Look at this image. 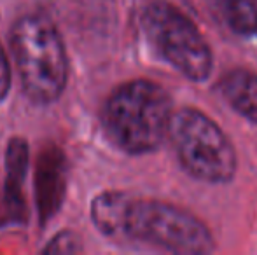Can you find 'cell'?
<instances>
[{
  "label": "cell",
  "instance_id": "cell-1",
  "mask_svg": "<svg viewBox=\"0 0 257 255\" xmlns=\"http://www.w3.org/2000/svg\"><path fill=\"white\" fill-rule=\"evenodd\" d=\"M91 220L107 238L146 243L184 255L215 250L212 232L193 213L175 204L121 191L98 194L91 203Z\"/></svg>",
  "mask_w": 257,
  "mask_h": 255
},
{
  "label": "cell",
  "instance_id": "cell-3",
  "mask_svg": "<svg viewBox=\"0 0 257 255\" xmlns=\"http://www.w3.org/2000/svg\"><path fill=\"white\" fill-rule=\"evenodd\" d=\"M11 51L23 93L39 105L63 95L68 56L56 25L44 14H27L11 30Z\"/></svg>",
  "mask_w": 257,
  "mask_h": 255
},
{
  "label": "cell",
  "instance_id": "cell-10",
  "mask_svg": "<svg viewBox=\"0 0 257 255\" xmlns=\"http://www.w3.org/2000/svg\"><path fill=\"white\" fill-rule=\"evenodd\" d=\"M44 253H79L82 252V243L75 232L61 231L44 246Z\"/></svg>",
  "mask_w": 257,
  "mask_h": 255
},
{
  "label": "cell",
  "instance_id": "cell-6",
  "mask_svg": "<svg viewBox=\"0 0 257 255\" xmlns=\"http://www.w3.org/2000/svg\"><path fill=\"white\" fill-rule=\"evenodd\" d=\"M65 191V156L58 149L41 156L37 168V203L42 220H48L60 206Z\"/></svg>",
  "mask_w": 257,
  "mask_h": 255
},
{
  "label": "cell",
  "instance_id": "cell-8",
  "mask_svg": "<svg viewBox=\"0 0 257 255\" xmlns=\"http://www.w3.org/2000/svg\"><path fill=\"white\" fill-rule=\"evenodd\" d=\"M7 182H6V199L13 211H23V184L28 170V147L21 138H13L7 147L6 157Z\"/></svg>",
  "mask_w": 257,
  "mask_h": 255
},
{
  "label": "cell",
  "instance_id": "cell-2",
  "mask_svg": "<svg viewBox=\"0 0 257 255\" xmlns=\"http://www.w3.org/2000/svg\"><path fill=\"white\" fill-rule=\"evenodd\" d=\"M173 116L172 96L158 82L135 79L117 86L103 107V126L124 152H154L168 138Z\"/></svg>",
  "mask_w": 257,
  "mask_h": 255
},
{
  "label": "cell",
  "instance_id": "cell-4",
  "mask_svg": "<svg viewBox=\"0 0 257 255\" xmlns=\"http://www.w3.org/2000/svg\"><path fill=\"white\" fill-rule=\"evenodd\" d=\"M168 138L182 168L201 182L227 184L236 175V152L224 129L193 107L173 112Z\"/></svg>",
  "mask_w": 257,
  "mask_h": 255
},
{
  "label": "cell",
  "instance_id": "cell-7",
  "mask_svg": "<svg viewBox=\"0 0 257 255\" xmlns=\"http://www.w3.org/2000/svg\"><path fill=\"white\" fill-rule=\"evenodd\" d=\"M217 88L231 109L257 124V74L248 70L227 72Z\"/></svg>",
  "mask_w": 257,
  "mask_h": 255
},
{
  "label": "cell",
  "instance_id": "cell-5",
  "mask_svg": "<svg viewBox=\"0 0 257 255\" xmlns=\"http://www.w3.org/2000/svg\"><path fill=\"white\" fill-rule=\"evenodd\" d=\"M147 41L165 62L194 82L208 79L213 55L196 25L168 2H154L142 14Z\"/></svg>",
  "mask_w": 257,
  "mask_h": 255
},
{
  "label": "cell",
  "instance_id": "cell-9",
  "mask_svg": "<svg viewBox=\"0 0 257 255\" xmlns=\"http://www.w3.org/2000/svg\"><path fill=\"white\" fill-rule=\"evenodd\" d=\"M222 21L238 35H257V0H213Z\"/></svg>",
  "mask_w": 257,
  "mask_h": 255
},
{
  "label": "cell",
  "instance_id": "cell-11",
  "mask_svg": "<svg viewBox=\"0 0 257 255\" xmlns=\"http://www.w3.org/2000/svg\"><path fill=\"white\" fill-rule=\"evenodd\" d=\"M11 84H13V72H11V63L7 58L6 51H4L2 44H0V102L6 100L9 95Z\"/></svg>",
  "mask_w": 257,
  "mask_h": 255
}]
</instances>
